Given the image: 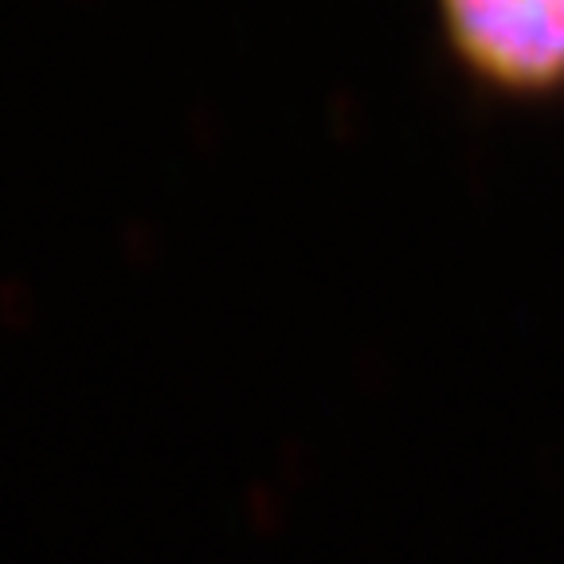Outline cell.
I'll return each mask as SVG.
<instances>
[{
  "label": "cell",
  "instance_id": "obj_1",
  "mask_svg": "<svg viewBox=\"0 0 564 564\" xmlns=\"http://www.w3.org/2000/svg\"><path fill=\"white\" fill-rule=\"evenodd\" d=\"M458 59L513 95L564 83V0H440Z\"/></svg>",
  "mask_w": 564,
  "mask_h": 564
}]
</instances>
